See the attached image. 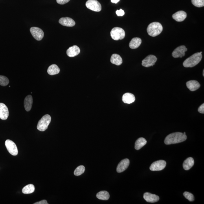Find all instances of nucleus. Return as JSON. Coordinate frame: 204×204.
<instances>
[{"instance_id":"f257e3e1","label":"nucleus","mask_w":204,"mask_h":204,"mask_svg":"<svg viewBox=\"0 0 204 204\" xmlns=\"http://www.w3.org/2000/svg\"><path fill=\"white\" fill-rule=\"evenodd\" d=\"M187 138L186 134L181 132H175L167 136L164 142L166 145L177 144L186 140Z\"/></svg>"},{"instance_id":"f03ea898","label":"nucleus","mask_w":204,"mask_h":204,"mask_svg":"<svg viewBox=\"0 0 204 204\" xmlns=\"http://www.w3.org/2000/svg\"><path fill=\"white\" fill-rule=\"evenodd\" d=\"M202 58V55L200 53H196L189 57L185 60L183 63L185 67H193L199 63Z\"/></svg>"},{"instance_id":"7ed1b4c3","label":"nucleus","mask_w":204,"mask_h":204,"mask_svg":"<svg viewBox=\"0 0 204 204\" xmlns=\"http://www.w3.org/2000/svg\"><path fill=\"white\" fill-rule=\"evenodd\" d=\"M163 27L161 24L158 22H154L150 24L147 30L149 35L155 37L159 35L162 32Z\"/></svg>"},{"instance_id":"20e7f679","label":"nucleus","mask_w":204,"mask_h":204,"mask_svg":"<svg viewBox=\"0 0 204 204\" xmlns=\"http://www.w3.org/2000/svg\"><path fill=\"white\" fill-rule=\"evenodd\" d=\"M51 121L50 116L46 114L44 115L39 121L37 128L40 131H44L48 128Z\"/></svg>"},{"instance_id":"39448f33","label":"nucleus","mask_w":204,"mask_h":204,"mask_svg":"<svg viewBox=\"0 0 204 204\" xmlns=\"http://www.w3.org/2000/svg\"><path fill=\"white\" fill-rule=\"evenodd\" d=\"M111 35L113 40H122L125 37V32L123 29L120 27H114L111 31Z\"/></svg>"},{"instance_id":"423d86ee","label":"nucleus","mask_w":204,"mask_h":204,"mask_svg":"<svg viewBox=\"0 0 204 204\" xmlns=\"http://www.w3.org/2000/svg\"><path fill=\"white\" fill-rule=\"evenodd\" d=\"M86 5L88 9L94 12H100L102 10V5L97 0H88Z\"/></svg>"},{"instance_id":"0eeeda50","label":"nucleus","mask_w":204,"mask_h":204,"mask_svg":"<svg viewBox=\"0 0 204 204\" xmlns=\"http://www.w3.org/2000/svg\"><path fill=\"white\" fill-rule=\"evenodd\" d=\"M7 150L11 155L16 156L18 154V150L15 143L10 139H7L5 142Z\"/></svg>"},{"instance_id":"6e6552de","label":"nucleus","mask_w":204,"mask_h":204,"mask_svg":"<svg viewBox=\"0 0 204 204\" xmlns=\"http://www.w3.org/2000/svg\"><path fill=\"white\" fill-rule=\"evenodd\" d=\"M166 165V162L163 160L154 162L150 167V170L153 171L161 170L164 169Z\"/></svg>"},{"instance_id":"1a4fd4ad","label":"nucleus","mask_w":204,"mask_h":204,"mask_svg":"<svg viewBox=\"0 0 204 204\" xmlns=\"http://www.w3.org/2000/svg\"><path fill=\"white\" fill-rule=\"evenodd\" d=\"M30 32L35 39L39 40L43 39L44 33L42 29L36 27H32L30 29Z\"/></svg>"},{"instance_id":"9d476101","label":"nucleus","mask_w":204,"mask_h":204,"mask_svg":"<svg viewBox=\"0 0 204 204\" xmlns=\"http://www.w3.org/2000/svg\"><path fill=\"white\" fill-rule=\"evenodd\" d=\"M157 60V58L155 56L149 55L142 60V65L146 67H151L155 65Z\"/></svg>"},{"instance_id":"9b49d317","label":"nucleus","mask_w":204,"mask_h":204,"mask_svg":"<svg viewBox=\"0 0 204 204\" xmlns=\"http://www.w3.org/2000/svg\"><path fill=\"white\" fill-rule=\"evenodd\" d=\"M187 49L184 45H181L176 48L173 51L172 56L174 58H182L185 55V52Z\"/></svg>"},{"instance_id":"f8f14e48","label":"nucleus","mask_w":204,"mask_h":204,"mask_svg":"<svg viewBox=\"0 0 204 204\" xmlns=\"http://www.w3.org/2000/svg\"><path fill=\"white\" fill-rule=\"evenodd\" d=\"M130 164L129 160L128 159H124L121 161L117 167V171L118 173L124 172L128 168Z\"/></svg>"},{"instance_id":"ddd939ff","label":"nucleus","mask_w":204,"mask_h":204,"mask_svg":"<svg viewBox=\"0 0 204 204\" xmlns=\"http://www.w3.org/2000/svg\"><path fill=\"white\" fill-rule=\"evenodd\" d=\"M9 116L8 107L4 104L0 103V119L6 120Z\"/></svg>"},{"instance_id":"4468645a","label":"nucleus","mask_w":204,"mask_h":204,"mask_svg":"<svg viewBox=\"0 0 204 204\" xmlns=\"http://www.w3.org/2000/svg\"><path fill=\"white\" fill-rule=\"evenodd\" d=\"M59 23L64 26L72 27L75 25V22L71 18L69 17L62 18L59 20Z\"/></svg>"},{"instance_id":"2eb2a0df","label":"nucleus","mask_w":204,"mask_h":204,"mask_svg":"<svg viewBox=\"0 0 204 204\" xmlns=\"http://www.w3.org/2000/svg\"><path fill=\"white\" fill-rule=\"evenodd\" d=\"M143 198L147 202L149 203H155L159 200V196L155 194H152L149 192H146L143 195Z\"/></svg>"},{"instance_id":"dca6fc26","label":"nucleus","mask_w":204,"mask_h":204,"mask_svg":"<svg viewBox=\"0 0 204 204\" xmlns=\"http://www.w3.org/2000/svg\"><path fill=\"white\" fill-rule=\"evenodd\" d=\"M186 17V13L183 11H178L172 15L173 18L176 21L179 22L184 21Z\"/></svg>"},{"instance_id":"f3484780","label":"nucleus","mask_w":204,"mask_h":204,"mask_svg":"<svg viewBox=\"0 0 204 204\" xmlns=\"http://www.w3.org/2000/svg\"><path fill=\"white\" fill-rule=\"evenodd\" d=\"M80 52V48L76 45H73L68 49L67 54L70 57H73L78 55Z\"/></svg>"},{"instance_id":"a211bd4d","label":"nucleus","mask_w":204,"mask_h":204,"mask_svg":"<svg viewBox=\"0 0 204 204\" xmlns=\"http://www.w3.org/2000/svg\"><path fill=\"white\" fill-rule=\"evenodd\" d=\"M135 100V96L133 94L130 93H126L123 95L122 101L124 103L130 104L132 103Z\"/></svg>"},{"instance_id":"6ab92c4d","label":"nucleus","mask_w":204,"mask_h":204,"mask_svg":"<svg viewBox=\"0 0 204 204\" xmlns=\"http://www.w3.org/2000/svg\"><path fill=\"white\" fill-rule=\"evenodd\" d=\"M186 86L191 91H194L197 90L200 87V85L197 81L191 80L186 82Z\"/></svg>"},{"instance_id":"aec40b11","label":"nucleus","mask_w":204,"mask_h":204,"mask_svg":"<svg viewBox=\"0 0 204 204\" xmlns=\"http://www.w3.org/2000/svg\"><path fill=\"white\" fill-rule=\"evenodd\" d=\"M33 104V98L31 95L25 97L24 102V106L27 112L30 111L32 108Z\"/></svg>"},{"instance_id":"412c9836","label":"nucleus","mask_w":204,"mask_h":204,"mask_svg":"<svg viewBox=\"0 0 204 204\" xmlns=\"http://www.w3.org/2000/svg\"><path fill=\"white\" fill-rule=\"evenodd\" d=\"M142 43V40L139 38H134L131 40L129 44L130 48L136 49L139 47Z\"/></svg>"},{"instance_id":"4be33fe9","label":"nucleus","mask_w":204,"mask_h":204,"mask_svg":"<svg viewBox=\"0 0 204 204\" xmlns=\"http://www.w3.org/2000/svg\"><path fill=\"white\" fill-rule=\"evenodd\" d=\"M194 164V160L192 157H189L184 161L183 167L185 170H189Z\"/></svg>"},{"instance_id":"5701e85b","label":"nucleus","mask_w":204,"mask_h":204,"mask_svg":"<svg viewBox=\"0 0 204 204\" xmlns=\"http://www.w3.org/2000/svg\"><path fill=\"white\" fill-rule=\"evenodd\" d=\"M111 62L112 64L116 65H121L123 63V60L119 55L114 54L112 55L111 58Z\"/></svg>"},{"instance_id":"b1692460","label":"nucleus","mask_w":204,"mask_h":204,"mask_svg":"<svg viewBox=\"0 0 204 204\" xmlns=\"http://www.w3.org/2000/svg\"><path fill=\"white\" fill-rule=\"evenodd\" d=\"M60 69L56 64H53L50 66L47 70V72L50 75L58 74L60 72Z\"/></svg>"},{"instance_id":"393cba45","label":"nucleus","mask_w":204,"mask_h":204,"mask_svg":"<svg viewBox=\"0 0 204 204\" xmlns=\"http://www.w3.org/2000/svg\"><path fill=\"white\" fill-rule=\"evenodd\" d=\"M147 141L146 139L143 138H139L135 143V148L136 150L140 149L143 146L146 144Z\"/></svg>"},{"instance_id":"a878e982","label":"nucleus","mask_w":204,"mask_h":204,"mask_svg":"<svg viewBox=\"0 0 204 204\" xmlns=\"http://www.w3.org/2000/svg\"><path fill=\"white\" fill-rule=\"evenodd\" d=\"M97 197L101 200H107L109 199L110 195L106 191H101L97 193Z\"/></svg>"},{"instance_id":"bb28decb","label":"nucleus","mask_w":204,"mask_h":204,"mask_svg":"<svg viewBox=\"0 0 204 204\" xmlns=\"http://www.w3.org/2000/svg\"><path fill=\"white\" fill-rule=\"evenodd\" d=\"M35 187L32 184H29L24 187L22 192L24 194H30L34 191Z\"/></svg>"},{"instance_id":"cd10ccee","label":"nucleus","mask_w":204,"mask_h":204,"mask_svg":"<svg viewBox=\"0 0 204 204\" xmlns=\"http://www.w3.org/2000/svg\"><path fill=\"white\" fill-rule=\"evenodd\" d=\"M85 170V168L83 166L81 165L77 167L74 171V174L76 176H80L83 174Z\"/></svg>"},{"instance_id":"c85d7f7f","label":"nucleus","mask_w":204,"mask_h":204,"mask_svg":"<svg viewBox=\"0 0 204 204\" xmlns=\"http://www.w3.org/2000/svg\"><path fill=\"white\" fill-rule=\"evenodd\" d=\"M9 83V80L7 77L0 75V85L5 86L8 85Z\"/></svg>"},{"instance_id":"c756f323","label":"nucleus","mask_w":204,"mask_h":204,"mask_svg":"<svg viewBox=\"0 0 204 204\" xmlns=\"http://www.w3.org/2000/svg\"><path fill=\"white\" fill-rule=\"evenodd\" d=\"M192 3L195 6L201 7L204 6V0H191Z\"/></svg>"},{"instance_id":"7c9ffc66","label":"nucleus","mask_w":204,"mask_h":204,"mask_svg":"<svg viewBox=\"0 0 204 204\" xmlns=\"http://www.w3.org/2000/svg\"><path fill=\"white\" fill-rule=\"evenodd\" d=\"M183 196L185 198L190 201H193L194 200V197L193 195L188 192H185L183 193Z\"/></svg>"},{"instance_id":"2f4dec72","label":"nucleus","mask_w":204,"mask_h":204,"mask_svg":"<svg viewBox=\"0 0 204 204\" xmlns=\"http://www.w3.org/2000/svg\"><path fill=\"white\" fill-rule=\"evenodd\" d=\"M116 13L117 15L118 16H123L125 14L124 11L121 9L119 10H117Z\"/></svg>"},{"instance_id":"473e14b6","label":"nucleus","mask_w":204,"mask_h":204,"mask_svg":"<svg viewBox=\"0 0 204 204\" xmlns=\"http://www.w3.org/2000/svg\"><path fill=\"white\" fill-rule=\"evenodd\" d=\"M70 1V0H56V2L58 4L64 5L69 2Z\"/></svg>"},{"instance_id":"72a5a7b5","label":"nucleus","mask_w":204,"mask_h":204,"mask_svg":"<svg viewBox=\"0 0 204 204\" xmlns=\"http://www.w3.org/2000/svg\"><path fill=\"white\" fill-rule=\"evenodd\" d=\"M198 112L199 113L204 114V104L203 103L198 108Z\"/></svg>"},{"instance_id":"f704fd0d","label":"nucleus","mask_w":204,"mask_h":204,"mask_svg":"<svg viewBox=\"0 0 204 204\" xmlns=\"http://www.w3.org/2000/svg\"><path fill=\"white\" fill-rule=\"evenodd\" d=\"M34 204H48L47 200H42L39 202H36L34 203Z\"/></svg>"},{"instance_id":"c9c22d12","label":"nucleus","mask_w":204,"mask_h":204,"mask_svg":"<svg viewBox=\"0 0 204 204\" xmlns=\"http://www.w3.org/2000/svg\"><path fill=\"white\" fill-rule=\"evenodd\" d=\"M120 0H111V2L112 3H115L116 4L118 3Z\"/></svg>"},{"instance_id":"e433bc0d","label":"nucleus","mask_w":204,"mask_h":204,"mask_svg":"<svg viewBox=\"0 0 204 204\" xmlns=\"http://www.w3.org/2000/svg\"><path fill=\"white\" fill-rule=\"evenodd\" d=\"M203 76H204V70H203Z\"/></svg>"},{"instance_id":"4c0bfd02","label":"nucleus","mask_w":204,"mask_h":204,"mask_svg":"<svg viewBox=\"0 0 204 204\" xmlns=\"http://www.w3.org/2000/svg\"><path fill=\"white\" fill-rule=\"evenodd\" d=\"M183 133L184 134H186L185 132H184V133Z\"/></svg>"},{"instance_id":"58836bf2","label":"nucleus","mask_w":204,"mask_h":204,"mask_svg":"<svg viewBox=\"0 0 204 204\" xmlns=\"http://www.w3.org/2000/svg\"><path fill=\"white\" fill-rule=\"evenodd\" d=\"M200 53H201V54H202V52H201H201H200Z\"/></svg>"}]
</instances>
